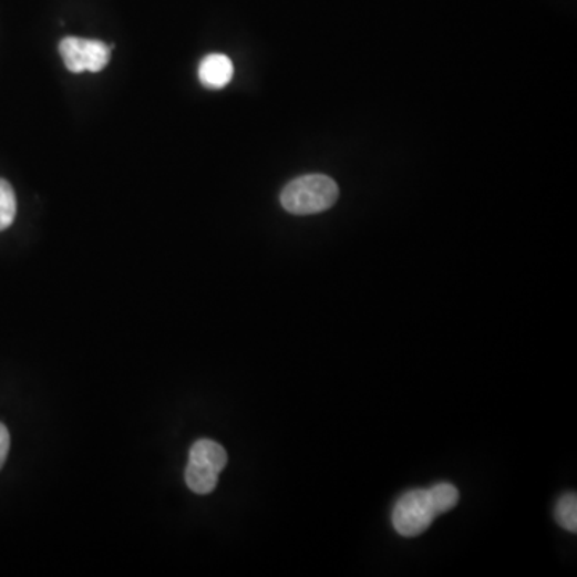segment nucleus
<instances>
[{
  "label": "nucleus",
  "mask_w": 577,
  "mask_h": 577,
  "mask_svg": "<svg viewBox=\"0 0 577 577\" xmlns=\"http://www.w3.org/2000/svg\"><path fill=\"white\" fill-rule=\"evenodd\" d=\"M339 199V186L328 175L311 174L296 178L281 193V204L289 214L311 215L331 209Z\"/></svg>",
  "instance_id": "f257e3e1"
},
{
  "label": "nucleus",
  "mask_w": 577,
  "mask_h": 577,
  "mask_svg": "<svg viewBox=\"0 0 577 577\" xmlns=\"http://www.w3.org/2000/svg\"><path fill=\"white\" fill-rule=\"evenodd\" d=\"M227 451L213 440L196 441L189 451L185 482L196 494H210L218 485V476L227 467Z\"/></svg>",
  "instance_id": "f03ea898"
},
{
  "label": "nucleus",
  "mask_w": 577,
  "mask_h": 577,
  "mask_svg": "<svg viewBox=\"0 0 577 577\" xmlns=\"http://www.w3.org/2000/svg\"><path fill=\"white\" fill-rule=\"evenodd\" d=\"M440 511L433 501L432 491L414 490L396 502L392 519L396 533L404 537H418L439 517Z\"/></svg>",
  "instance_id": "7ed1b4c3"
},
{
  "label": "nucleus",
  "mask_w": 577,
  "mask_h": 577,
  "mask_svg": "<svg viewBox=\"0 0 577 577\" xmlns=\"http://www.w3.org/2000/svg\"><path fill=\"white\" fill-rule=\"evenodd\" d=\"M111 49L105 42L91 39L64 38L60 42V55L71 73H100L110 63Z\"/></svg>",
  "instance_id": "20e7f679"
},
{
  "label": "nucleus",
  "mask_w": 577,
  "mask_h": 577,
  "mask_svg": "<svg viewBox=\"0 0 577 577\" xmlns=\"http://www.w3.org/2000/svg\"><path fill=\"white\" fill-rule=\"evenodd\" d=\"M235 68L231 60L221 53H213L200 61L198 76L200 84L210 91H220L231 82Z\"/></svg>",
  "instance_id": "39448f33"
},
{
  "label": "nucleus",
  "mask_w": 577,
  "mask_h": 577,
  "mask_svg": "<svg viewBox=\"0 0 577 577\" xmlns=\"http://www.w3.org/2000/svg\"><path fill=\"white\" fill-rule=\"evenodd\" d=\"M17 217V196L12 185L0 178V231L10 227Z\"/></svg>",
  "instance_id": "423d86ee"
},
{
  "label": "nucleus",
  "mask_w": 577,
  "mask_h": 577,
  "mask_svg": "<svg viewBox=\"0 0 577 577\" xmlns=\"http://www.w3.org/2000/svg\"><path fill=\"white\" fill-rule=\"evenodd\" d=\"M555 519L566 532H577V497L575 493L565 494L555 508Z\"/></svg>",
  "instance_id": "0eeeda50"
},
{
  "label": "nucleus",
  "mask_w": 577,
  "mask_h": 577,
  "mask_svg": "<svg viewBox=\"0 0 577 577\" xmlns=\"http://www.w3.org/2000/svg\"><path fill=\"white\" fill-rule=\"evenodd\" d=\"M430 491H432L433 501H435L441 515L456 507L458 502L456 486L450 485V483H440V485L430 487Z\"/></svg>",
  "instance_id": "6e6552de"
},
{
  "label": "nucleus",
  "mask_w": 577,
  "mask_h": 577,
  "mask_svg": "<svg viewBox=\"0 0 577 577\" xmlns=\"http://www.w3.org/2000/svg\"><path fill=\"white\" fill-rule=\"evenodd\" d=\"M10 451V433L7 426L0 422V468L6 464Z\"/></svg>",
  "instance_id": "1a4fd4ad"
}]
</instances>
